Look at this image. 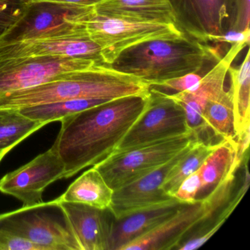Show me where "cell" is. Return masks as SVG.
<instances>
[{"label":"cell","mask_w":250,"mask_h":250,"mask_svg":"<svg viewBox=\"0 0 250 250\" xmlns=\"http://www.w3.org/2000/svg\"><path fill=\"white\" fill-rule=\"evenodd\" d=\"M148 94L114 99L61 119L53 146L65 165L64 178L95 166L116 151L143 115Z\"/></svg>","instance_id":"obj_1"},{"label":"cell","mask_w":250,"mask_h":250,"mask_svg":"<svg viewBox=\"0 0 250 250\" xmlns=\"http://www.w3.org/2000/svg\"><path fill=\"white\" fill-rule=\"evenodd\" d=\"M114 190L93 167L80 175L58 197L61 202L81 203L100 209H109Z\"/></svg>","instance_id":"obj_19"},{"label":"cell","mask_w":250,"mask_h":250,"mask_svg":"<svg viewBox=\"0 0 250 250\" xmlns=\"http://www.w3.org/2000/svg\"><path fill=\"white\" fill-rule=\"evenodd\" d=\"M46 125L24 116L18 110H1L0 162L16 146Z\"/></svg>","instance_id":"obj_24"},{"label":"cell","mask_w":250,"mask_h":250,"mask_svg":"<svg viewBox=\"0 0 250 250\" xmlns=\"http://www.w3.org/2000/svg\"><path fill=\"white\" fill-rule=\"evenodd\" d=\"M244 160L238 154L236 140H220L199 168L202 190L214 188L230 174L236 172Z\"/></svg>","instance_id":"obj_20"},{"label":"cell","mask_w":250,"mask_h":250,"mask_svg":"<svg viewBox=\"0 0 250 250\" xmlns=\"http://www.w3.org/2000/svg\"><path fill=\"white\" fill-rule=\"evenodd\" d=\"M206 131H211L221 140H235L234 134L233 103L231 89L225 88L206 102L202 114Z\"/></svg>","instance_id":"obj_22"},{"label":"cell","mask_w":250,"mask_h":250,"mask_svg":"<svg viewBox=\"0 0 250 250\" xmlns=\"http://www.w3.org/2000/svg\"><path fill=\"white\" fill-rule=\"evenodd\" d=\"M200 191H202V183L197 169L184 180L173 197L182 204H191L197 200V196Z\"/></svg>","instance_id":"obj_29"},{"label":"cell","mask_w":250,"mask_h":250,"mask_svg":"<svg viewBox=\"0 0 250 250\" xmlns=\"http://www.w3.org/2000/svg\"><path fill=\"white\" fill-rule=\"evenodd\" d=\"M150 86L141 80L112 69L109 65L66 73L62 78L34 87L0 92V110L24 108L78 99H120L147 94Z\"/></svg>","instance_id":"obj_2"},{"label":"cell","mask_w":250,"mask_h":250,"mask_svg":"<svg viewBox=\"0 0 250 250\" xmlns=\"http://www.w3.org/2000/svg\"><path fill=\"white\" fill-rule=\"evenodd\" d=\"M60 203L83 250H109L113 216L109 209L81 203Z\"/></svg>","instance_id":"obj_16"},{"label":"cell","mask_w":250,"mask_h":250,"mask_svg":"<svg viewBox=\"0 0 250 250\" xmlns=\"http://www.w3.org/2000/svg\"><path fill=\"white\" fill-rule=\"evenodd\" d=\"M0 112H1V110H0Z\"/></svg>","instance_id":"obj_33"},{"label":"cell","mask_w":250,"mask_h":250,"mask_svg":"<svg viewBox=\"0 0 250 250\" xmlns=\"http://www.w3.org/2000/svg\"><path fill=\"white\" fill-rule=\"evenodd\" d=\"M0 228L44 250H83L58 198L0 214Z\"/></svg>","instance_id":"obj_5"},{"label":"cell","mask_w":250,"mask_h":250,"mask_svg":"<svg viewBox=\"0 0 250 250\" xmlns=\"http://www.w3.org/2000/svg\"><path fill=\"white\" fill-rule=\"evenodd\" d=\"M28 0H0V36L22 16Z\"/></svg>","instance_id":"obj_28"},{"label":"cell","mask_w":250,"mask_h":250,"mask_svg":"<svg viewBox=\"0 0 250 250\" xmlns=\"http://www.w3.org/2000/svg\"><path fill=\"white\" fill-rule=\"evenodd\" d=\"M174 24L203 43H217L229 19L228 0H167Z\"/></svg>","instance_id":"obj_12"},{"label":"cell","mask_w":250,"mask_h":250,"mask_svg":"<svg viewBox=\"0 0 250 250\" xmlns=\"http://www.w3.org/2000/svg\"><path fill=\"white\" fill-rule=\"evenodd\" d=\"M249 45L250 43L245 42L231 45L227 54L203 76L197 84L188 90L169 94L184 108L188 126L196 133L199 139H202L203 133L207 132L202 121V114L206 102L225 88L228 68L237 55Z\"/></svg>","instance_id":"obj_15"},{"label":"cell","mask_w":250,"mask_h":250,"mask_svg":"<svg viewBox=\"0 0 250 250\" xmlns=\"http://www.w3.org/2000/svg\"><path fill=\"white\" fill-rule=\"evenodd\" d=\"M191 131L193 130L188 126L182 106L168 93L150 87L146 109L127 133L117 150H125Z\"/></svg>","instance_id":"obj_9"},{"label":"cell","mask_w":250,"mask_h":250,"mask_svg":"<svg viewBox=\"0 0 250 250\" xmlns=\"http://www.w3.org/2000/svg\"><path fill=\"white\" fill-rule=\"evenodd\" d=\"M184 205L172 198L163 204L140 210L121 219L113 217L109 250H121L128 243L169 219Z\"/></svg>","instance_id":"obj_17"},{"label":"cell","mask_w":250,"mask_h":250,"mask_svg":"<svg viewBox=\"0 0 250 250\" xmlns=\"http://www.w3.org/2000/svg\"><path fill=\"white\" fill-rule=\"evenodd\" d=\"M52 2H62V3L75 4L83 6H94L103 0H46Z\"/></svg>","instance_id":"obj_32"},{"label":"cell","mask_w":250,"mask_h":250,"mask_svg":"<svg viewBox=\"0 0 250 250\" xmlns=\"http://www.w3.org/2000/svg\"><path fill=\"white\" fill-rule=\"evenodd\" d=\"M104 99H78L61 101L30 106L18 110L21 115L33 121L44 123L46 125L55 121H61L65 117L99 106L109 102Z\"/></svg>","instance_id":"obj_25"},{"label":"cell","mask_w":250,"mask_h":250,"mask_svg":"<svg viewBox=\"0 0 250 250\" xmlns=\"http://www.w3.org/2000/svg\"><path fill=\"white\" fill-rule=\"evenodd\" d=\"M245 169V178H244V184H243L242 187H241L239 191L237 193L235 197H234L233 200L221 212L220 214L216 219V222L213 224V226L207 230L205 231L203 233L200 234V235H197L194 238H191L187 242L184 243L181 247H178L177 248L178 250H194L200 248L208 240L210 239L217 232L218 229L223 225L225 221L228 219L231 213L235 210L236 206L239 204L240 201H241V199L243 198L244 194L247 192V189H248L249 184H250V173H249V169L247 167H246Z\"/></svg>","instance_id":"obj_26"},{"label":"cell","mask_w":250,"mask_h":250,"mask_svg":"<svg viewBox=\"0 0 250 250\" xmlns=\"http://www.w3.org/2000/svg\"><path fill=\"white\" fill-rule=\"evenodd\" d=\"M196 140L166 163L135 181L114 189L109 208L113 217L121 219L140 210L163 204L174 198L161 189V186L168 172L188 151Z\"/></svg>","instance_id":"obj_13"},{"label":"cell","mask_w":250,"mask_h":250,"mask_svg":"<svg viewBox=\"0 0 250 250\" xmlns=\"http://www.w3.org/2000/svg\"><path fill=\"white\" fill-rule=\"evenodd\" d=\"M100 65L71 57H39L0 61V92L21 90L62 78L66 73Z\"/></svg>","instance_id":"obj_10"},{"label":"cell","mask_w":250,"mask_h":250,"mask_svg":"<svg viewBox=\"0 0 250 250\" xmlns=\"http://www.w3.org/2000/svg\"><path fill=\"white\" fill-rule=\"evenodd\" d=\"M235 173L219 183L205 198L181 206L172 216L147 233L124 246L121 250H170L177 249L192 228L210 219L226 203Z\"/></svg>","instance_id":"obj_6"},{"label":"cell","mask_w":250,"mask_h":250,"mask_svg":"<svg viewBox=\"0 0 250 250\" xmlns=\"http://www.w3.org/2000/svg\"><path fill=\"white\" fill-rule=\"evenodd\" d=\"M94 6L28 0L21 18L0 36V45L87 34L84 21Z\"/></svg>","instance_id":"obj_4"},{"label":"cell","mask_w":250,"mask_h":250,"mask_svg":"<svg viewBox=\"0 0 250 250\" xmlns=\"http://www.w3.org/2000/svg\"><path fill=\"white\" fill-rule=\"evenodd\" d=\"M71 57L94 61L100 65L104 62L101 47L90 40L88 35L21 41L0 45V61L39 57Z\"/></svg>","instance_id":"obj_14"},{"label":"cell","mask_w":250,"mask_h":250,"mask_svg":"<svg viewBox=\"0 0 250 250\" xmlns=\"http://www.w3.org/2000/svg\"><path fill=\"white\" fill-rule=\"evenodd\" d=\"M228 29L225 31L250 30V0H228Z\"/></svg>","instance_id":"obj_27"},{"label":"cell","mask_w":250,"mask_h":250,"mask_svg":"<svg viewBox=\"0 0 250 250\" xmlns=\"http://www.w3.org/2000/svg\"><path fill=\"white\" fill-rule=\"evenodd\" d=\"M203 70L197 71V72L190 73V74H186V75L178 77V78L166 80V81L162 82V83H159L156 85L153 86V87H156L157 89L163 88L166 89V90H173L176 93L188 90V89L197 84L200 81V80L203 78V76L206 74H203L202 73Z\"/></svg>","instance_id":"obj_31"},{"label":"cell","mask_w":250,"mask_h":250,"mask_svg":"<svg viewBox=\"0 0 250 250\" xmlns=\"http://www.w3.org/2000/svg\"><path fill=\"white\" fill-rule=\"evenodd\" d=\"M93 10L98 15L110 18L174 24L167 0H103Z\"/></svg>","instance_id":"obj_18"},{"label":"cell","mask_w":250,"mask_h":250,"mask_svg":"<svg viewBox=\"0 0 250 250\" xmlns=\"http://www.w3.org/2000/svg\"><path fill=\"white\" fill-rule=\"evenodd\" d=\"M197 139L198 136L191 131L117 150L93 167L108 185L116 189L166 163Z\"/></svg>","instance_id":"obj_7"},{"label":"cell","mask_w":250,"mask_h":250,"mask_svg":"<svg viewBox=\"0 0 250 250\" xmlns=\"http://www.w3.org/2000/svg\"><path fill=\"white\" fill-rule=\"evenodd\" d=\"M250 49L239 68L229 66L228 73L233 103L234 134L235 140L250 128Z\"/></svg>","instance_id":"obj_21"},{"label":"cell","mask_w":250,"mask_h":250,"mask_svg":"<svg viewBox=\"0 0 250 250\" xmlns=\"http://www.w3.org/2000/svg\"><path fill=\"white\" fill-rule=\"evenodd\" d=\"M0 250H44L26 238L0 228Z\"/></svg>","instance_id":"obj_30"},{"label":"cell","mask_w":250,"mask_h":250,"mask_svg":"<svg viewBox=\"0 0 250 250\" xmlns=\"http://www.w3.org/2000/svg\"><path fill=\"white\" fill-rule=\"evenodd\" d=\"M90 40L101 47L104 62L109 65L127 48L155 39L184 36L174 24L140 22L98 15L93 12L84 21Z\"/></svg>","instance_id":"obj_8"},{"label":"cell","mask_w":250,"mask_h":250,"mask_svg":"<svg viewBox=\"0 0 250 250\" xmlns=\"http://www.w3.org/2000/svg\"><path fill=\"white\" fill-rule=\"evenodd\" d=\"M65 165L53 146L49 150L0 180V191L13 196L24 207L43 202L45 188L65 178Z\"/></svg>","instance_id":"obj_11"},{"label":"cell","mask_w":250,"mask_h":250,"mask_svg":"<svg viewBox=\"0 0 250 250\" xmlns=\"http://www.w3.org/2000/svg\"><path fill=\"white\" fill-rule=\"evenodd\" d=\"M218 143H208L200 139L196 140L188 151L167 174L165 181L161 186V189L173 197L181 183L188 175L199 169L206 158L216 148Z\"/></svg>","instance_id":"obj_23"},{"label":"cell","mask_w":250,"mask_h":250,"mask_svg":"<svg viewBox=\"0 0 250 250\" xmlns=\"http://www.w3.org/2000/svg\"><path fill=\"white\" fill-rule=\"evenodd\" d=\"M221 46H211L186 35L176 39H155L127 48L109 66L153 87L201 71L208 62H219L223 57Z\"/></svg>","instance_id":"obj_3"}]
</instances>
